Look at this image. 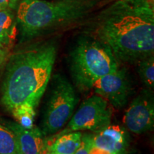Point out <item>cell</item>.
I'll return each mask as SVG.
<instances>
[{"label":"cell","mask_w":154,"mask_h":154,"mask_svg":"<svg viewBox=\"0 0 154 154\" xmlns=\"http://www.w3.org/2000/svg\"><path fill=\"white\" fill-rule=\"evenodd\" d=\"M96 34L118 61L138 63L153 56V0H116L100 14Z\"/></svg>","instance_id":"6da1fadb"},{"label":"cell","mask_w":154,"mask_h":154,"mask_svg":"<svg viewBox=\"0 0 154 154\" xmlns=\"http://www.w3.org/2000/svg\"><path fill=\"white\" fill-rule=\"evenodd\" d=\"M57 52L54 43L47 42L10 54L1 91L7 110L22 104L37 106L51 79Z\"/></svg>","instance_id":"7a4b0ae2"},{"label":"cell","mask_w":154,"mask_h":154,"mask_svg":"<svg viewBox=\"0 0 154 154\" xmlns=\"http://www.w3.org/2000/svg\"><path fill=\"white\" fill-rule=\"evenodd\" d=\"M93 3L88 0H22L19 5L17 25L21 42L72 24L88 12Z\"/></svg>","instance_id":"3957f363"},{"label":"cell","mask_w":154,"mask_h":154,"mask_svg":"<svg viewBox=\"0 0 154 154\" xmlns=\"http://www.w3.org/2000/svg\"><path fill=\"white\" fill-rule=\"evenodd\" d=\"M119 68V61L111 49L99 39L82 38L71 52V74L81 91L91 89L99 79Z\"/></svg>","instance_id":"277c9868"},{"label":"cell","mask_w":154,"mask_h":154,"mask_svg":"<svg viewBox=\"0 0 154 154\" xmlns=\"http://www.w3.org/2000/svg\"><path fill=\"white\" fill-rule=\"evenodd\" d=\"M78 102L72 83L62 75H54L44 107L41 130L43 135L54 134L61 130L72 118Z\"/></svg>","instance_id":"5b68a950"},{"label":"cell","mask_w":154,"mask_h":154,"mask_svg":"<svg viewBox=\"0 0 154 154\" xmlns=\"http://www.w3.org/2000/svg\"><path fill=\"white\" fill-rule=\"evenodd\" d=\"M112 106L99 95H93L83 101L72 115L67 126L69 131H99L111 124Z\"/></svg>","instance_id":"8992f818"},{"label":"cell","mask_w":154,"mask_h":154,"mask_svg":"<svg viewBox=\"0 0 154 154\" xmlns=\"http://www.w3.org/2000/svg\"><path fill=\"white\" fill-rule=\"evenodd\" d=\"M92 88L97 95L105 99L116 109L124 107L133 92L129 75L126 69L120 68L99 79Z\"/></svg>","instance_id":"52a82bcc"},{"label":"cell","mask_w":154,"mask_h":154,"mask_svg":"<svg viewBox=\"0 0 154 154\" xmlns=\"http://www.w3.org/2000/svg\"><path fill=\"white\" fill-rule=\"evenodd\" d=\"M150 90H143L130 103L124 116V123L131 132L142 134L153 129L154 100Z\"/></svg>","instance_id":"ba28073f"},{"label":"cell","mask_w":154,"mask_h":154,"mask_svg":"<svg viewBox=\"0 0 154 154\" xmlns=\"http://www.w3.org/2000/svg\"><path fill=\"white\" fill-rule=\"evenodd\" d=\"M92 134V146L109 152L111 154H126L129 136L123 127L109 124Z\"/></svg>","instance_id":"9c48e42d"},{"label":"cell","mask_w":154,"mask_h":154,"mask_svg":"<svg viewBox=\"0 0 154 154\" xmlns=\"http://www.w3.org/2000/svg\"><path fill=\"white\" fill-rule=\"evenodd\" d=\"M2 124L14 133L21 154H44L45 144L41 129L34 126L31 129H26L10 121H2Z\"/></svg>","instance_id":"30bf717a"},{"label":"cell","mask_w":154,"mask_h":154,"mask_svg":"<svg viewBox=\"0 0 154 154\" xmlns=\"http://www.w3.org/2000/svg\"><path fill=\"white\" fill-rule=\"evenodd\" d=\"M82 135L80 131H70L61 134L47 146V152L57 154H74L79 147Z\"/></svg>","instance_id":"8fae6325"},{"label":"cell","mask_w":154,"mask_h":154,"mask_svg":"<svg viewBox=\"0 0 154 154\" xmlns=\"http://www.w3.org/2000/svg\"><path fill=\"white\" fill-rule=\"evenodd\" d=\"M17 22L10 9L0 10V44L10 47L17 34Z\"/></svg>","instance_id":"7c38bea8"},{"label":"cell","mask_w":154,"mask_h":154,"mask_svg":"<svg viewBox=\"0 0 154 154\" xmlns=\"http://www.w3.org/2000/svg\"><path fill=\"white\" fill-rule=\"evenodd\" d=\"M0 154H21L14 133L0 123Z\"/></svg>","instance_id":"4fadbf2b"},{"label":"cell","mask_w":154,"mask_h":154,"mask_svg":"<svg viewBox=\"0 0 154 154\" xmlns=\"http://www.w3.org/2000/svg\"><path fill=\"white\" fill-rule=\"evenodd\" d=\"M17 124L26 129L34 127L35 108L29 104H22L13 108L10 111Z\"/></svg>","instance_id":"5bb4252c"},{"label":"cell","mask_w":154,"mask_h":154,"mask_svg":"<svg viewBox=\"0 0 154 154\" xmlns=\"http://www.w3.org/2000/svg\"><path fill=\"white\" fill-rule=\"evenodd\" d=\"M137 72L140 80L146 89L151 90L154 88V58L153 56L140 60L138 62Z\"/></svg>","instance_id":"9a60e30c"},{"label":"cell","mask_w":154,"mask_h":154,"mask_svg":"<svg viewBox=\"0 0 154 154\" xmlns=\"http://www.w3.org/2000/svg\"><path fill=\"white\" fill-rule=\"evenodd\" d=\"M92 146V134L82 135L79 147L74 154H90Z\"/></svg>","instance_id":"2e32d148"},{"label":"cell","mask_w":154,"mask_h":154,"mask_svg":"<svg viewBox=\"0 0 154 154\" xmlns=\"http://www.w3.org/2000/svg\"><path fill=\"white\" fill-rule=\"evenodd\" d=\"M9 56H10L9 47L0 44V72L7 64Z\"/></svg>","instance_id":"e0dca14e"},{"label":"cell","mask_w":154,"mask_h":154,"mask_svg":"<svg viewBox=\"0 0 154 154\" xmlns=\"http://www.w3.org/2000/svg\"><path fill=\"white\" fill-rule=\"evenodd\" d=\"M19 0H0V10L12 9L16 7Z\"/></svg>","instance_id":"ac0fdd59"},{"label":"cell","mask_w":154,"mask_h":154,"mask_svg":"<svg viewBox=\"0 0 154 154\" xmlns=\"http://www.w3.org/2000/svg\"><path fill=\"white\" fill-rule=\"evenodd\" d=\"M90 154H111L109 152L104 150L100 149L99 148L94 147V146H91V151H90Z\"/></svg>","instance_id":"d6986e66"},{"label":"cell","mask_w":154,"mask_h":154,"mask_svg":"<svg viewBox=\"0 0 154 154\" xmlns=\"http://www.w3.org/2000/svg\"><path fill=\"white\" fill-rule=\"evenodd\" d=\"M44 154H57V153H52V152H47L46 153Z\"/></svg>","instance_id":"ffe728a7"}]
</instances>
